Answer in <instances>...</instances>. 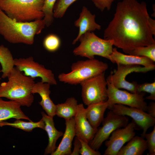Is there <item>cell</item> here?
Instances as JSON below:
<instances>
[{"instance_id": "6da1fadb", "label": "cell", "mask_w": 155, "mask_h": 155, "mask_svg": "<svg viewBox=\"0 0 155 155\" xmlns=\"http://www.w3.org/2000/svg\"><path fill=\"white\" fill-rule=\"evenodd\" d=\"M155 21L150 17L146 2L123 0L117 3L104 38L129 54L135 48L155 43Z\"/></svg>"}, {"instance_id": "7a4b0ae2", "label": "cell", "mask_w": 155, "mask_h": 155, "mask_svg": "<svg viewBox=\"0 0 155 155\" xmlns=\"http://www.w3.org/2000/svg\"><path fill=\"white\" fill-rule=\"evenodd\" d=\"M45 26L43 19L28 22L16 21L0 9V34L9 43L32 45L35 36L40 34Z\"/></svg>"}, {"instance_id": "3957f363", "label": "cell", "mask_w": 155, "mask_h": 155, "mask_svg": "<svg viewBox=\"0 0 155 155\" xmlns=\"http://www.w3.org/2000/svg\"><path fill=\"white\" fill-rule=\"evenodd\" d=\"M7 78V82L0 84V98L16 101L22 106H31L34 100L32 90L35 79L23 75L16 67L13 68Z\"/></svg>"}, {"instance_id": "277c9868", "label": "cell", "mask_w": 155, "mask_h": 155, "mask_svg": "<svg viewBox=\"0 0 155 155\" xmlns=\"http://www.w3.org/2000/svg\"><path fill=\"white\" fill-rule=\"evenodd\" d=\"M44 0H0V9L18 22H28L42 19Z\"/></svg>"}, {"instance_id": "5b68a950", "label": "cell", "mask_w": 155, "mask_h": 155, "mask_svg": "<svg viewBox=\"0 0 155 155\" xmlns=\"http://www.w3.org/2000/svg\"><path fill=\"white\" fill-rule=\"evenodd\" d=\"M108 68L106 63L94 58L79 61L72 64L70 72L60 74L58 78L65 83L77 85L104 72Z\"/></svg>"}, {"instance_id": "8992f818", "label": "cell", "mask_w": 155, "mask_h": 155, "mask_svg": "<svg viewBox=\"0 0 155 155\" xmlns=\"http://www.w3.org/2000/svg\"><path fill=\"white\" fill-rule=\"evenodd\" d=\"M79 40L80 44L73 51L75 55L89 59H94L95 55H98L111 61L110 56L113 49V40L102 39L92 32L85 33L80 37Z\"/></svg>"}, {"instance_id": "52a82bcc", "label": "cell", "mask_w": 155, "mask_h": 155, "mask_svg": "<svg viewBox=\"0 0 155 155\" xmlns=\"http://www.w3.org/2000/svg\"><path fill=\"white\" fill-rule=\"evenodd\" d=\"M80 84L82 98L85 105L88 106L107 100V82L104 72L88 79Z\"/></svg>"}, {"instance_id": "ba28073f", "label": "cell", "mask_w": 155, "mask_h": 155, "mask_svg": "<svg viewBox=\"0 0 155 155\" xmlns=\"http://www.w3.org/2000/svg\"><path fill=\"white\" fill-rule=\"evenodd\" d=\"M102 123V126L98 128L94 137L88 143L95 150H98L113 131L126 126L129 123V119L126 116L117 114L110 110Z\"/></svg>"}, {"instance_id": "9c48e42d", "label": "cell", "mask_w": 155, "mask_h": 155, "mask_svg": "<svg viewBox=\"0 0 155 155\" xmlns=\"http://www.w3.org/2000/svg\"><path fill=\"white\" fill-rule=\"evenodd\" d=\"M117 69L107 77L106 81L116 88L126 89L132 93H136L138 84L135 82H129L125 79L129 74L133 72L145 73L155 69V66L146 67L136 65L117 64Z\"/></svg>"}, {"instance_id": "30bf717a", "label": "cell", "mask_w": 155, "mask_h": 155, "mask_svg": "<svg viewBox=\"0 0 155 155\" xmlns=\"http://www.w3.org/2000/svg\"><path fill=\"white\" fill-rule=\"evenodd\" d=\"M107 82V100L109 103V106L115 104H121L146 112L148 105L144 98L145 92L129 93L120 90Z\"/></svg>"}, {"instance_id": "8fae6325", "label": "cell", "mask_w": 155, "mask_h": 155, "mask_svg": "<svg viewBox=\"0 0 155 155\" xmlns=\"http://www.w3.org/2000/svg\"><path fill=\"white\" fill-rule=\"evenodd\" d=\"M14 65L19 70L24 71L26 76L34 79L36 77L40 78L41 82L48 83L51 85L57 84L52 71L35 62L32 56L14 59Z\"/></svg>"}, {"instance_id": "7c38bea8", "label": "cell", "mask_w": 155, "mask_h": 155, "mask_svg": "<svg viewBox=\"0 0 155 155\" xmlns=\"http://www.w3.org/2000/svg\"><path fill=\"white\" fill-rule=\"evenodd\" d=\"M108 108L117 114L131 118L136 125L142 130L141 137L144 138L149 128L155 125V118L139 108L119 104L111 105Z\"/></svg>"}, {"instance_id": "4fadbf2b", "label": "cell", "mask_w": 155, "mask_h": 155, "mask_svg": "<svg viewBox=\"0 0 155 155\" xmlns=\"http://www.w3.org/2000/svg\"><path fill=\"white\" fill-rule=\"evenodd\" d=\"M136 124L133 120L122 128H119L113 131L108 140L105 141L106 148L104 155H117L124 144L129 141L135 135L134 131Z\"/></svg>"}, {"instance_id": "5bb4252c", "label": "cell", "mask_w": 155, "mask_h": 155, "mask_svg": "<svg viewBox=\"0 0 155 155\" xmlns=\"http://www.w3.org/2000/svg\"><path fill=\"white\" fill-rule=\"evenodd\" d=\"M74 119L75 136L89 143L94 137L97 129H94L88 122L83 104H78Z\"/></svg>"}, {"instance_id": "9a60e30c", "label": "cell", "mask_w": 155, "mask_h": 155, "mask_svg": "<svg viewBox=\"0 0 155 155\" xmlns=\"http://www.w3.org/2000/svg\"><path fill=\"white\" fill-rule=\"evenodd\" d=\"M95 15L92 14L86 7H83L79 18L74 22L75 26L79 28L78 34L72 42L74 44L78 41L80 37L88 32L101 29V26L95 21Z\"/></svg>"}, {"instance_id": "2e32d148", "label": "cell", "mask_w": 155, "mask_h": 155, "mask_svg": "<svg viewBox=\"0 0 155 155\" xmlns=\"http://www.w3.org/2000/svg\"><path fill=\"white\" fill-rule=\"evenodd\" d=\"M51 85L42 82L35 83L32 90V93L39 94L41 98L39 102L40 105L45 111L49 116L53 118L56 115V105L55 104L50 97Z\"/></svg>"}, {"instance_id": "e0dca14e", "label": "cell", "mask_w": 155, "mask_h": 155, "mask_svg": "<svg viewBox=\"0 0 155 155\" xmlns=\"http://www.w3.org/2000/svg\"><path fill=\"white\" fill-rule=\"evenodd\" d=\"M65 129L62 140L51 155H70L72 142L75 136L74 117L65 120Z\"/></svg>"}, {"instance_id": "ac0fdd59", "label": "cell", "mask_w": 155, "mask_h": 155, "mask_svg": "<svg viewBox=\"0 0 155 155\" xmlns=\"http://www.w3.org/2000/svg\"><path fill=\"white\" fill-rule=\"evenodd\" d=\"M21 106L16 101H5L0 98V123L11 118L30 120L21 110Z\"/></svg>"}, {"instance_id": "d6986e66", "label": "cell", "mask_w": 155, "mask_h": 155, "mask_svg": "<svg viewBox=\"0 0 155 155\" xmlns=\"http://www.w3.org/2000/svg\"><path fill=\"white\" fill-rule=\"evenodd\" d=\"M110 57L111 62L117 64L142 65L146 67L155 66L154 62L148 58L125 55L118 51L116 48H113Z\"/></svg>"}, {"instance_id": "ffe728a7", "label": "cell", "mask_w": 155, "mask_h": 155, "mask_svg": "<svg viewBox=\"0 0 155 155\" xmlns=\"http://www.w3.org/2000/svg\"><path fill=\"white\" fill-rule=\"evenodd\" d=\"M109 105L107 100L87 106L85 108L87 118L91 125L97 129L104 118V113Z\"/></svg>"}, {"instance_id": "44dd1931", "label": "cell", "mask_w": 155, "mask_h": 155, "mask_svg": "<svg viewBox=\"0 0 155 155\" xmlns=\"http://www.w3.org/2000/svg\"><path fill=\"white\" fill-rule=\"evenodd\" d=\"M42 119L44 124V130L46 132L49 138L48 145L45 150L44 155L51 154L56 149V144L57 140L63 135L61 131L57 130L55 128L53 118L42 112Z\"/></svg>"}, {"instance_id": "7402d4cb", "label": "cell", "mask_w": 155, "mask_h": 155, "mask_svg": "<svg viewBox=\"0 0 155 155\" xmlns=\"http://www.w3.org/2000/svg\"><path fill=\"white\" fill-rule=\"evenodd\" d=\"M147 149L144 138L135 135L125 146H123L117 155H142Z\"/></svg>"}, {"instance_id": "603a6c76", "label": "cell", "mask_w": 155, "mask_h": 155, "mask_svg": "<svg viewBox=\"0 0 155 155\" xmlns=\"http://www.w3.org/2000/svg\"><path fill=\"white\" fill-rule=\"evenodd\" d=\"M78 105V101L75 98H68L63 103L56 105V115L65 120L74 117L77 113Z\"/></svg>"}, {"instance_id": "cb8c5ba5", "label": "cell", "mask_w": 155, "mask_h": 155, "mask_svg": "<svg viewBox=\"0 0 155 155\" xmlns=\"http://www.w3.org/2000/svg\"><path fill=\"white\" fill-rule=\"evenodd\" d=\"M0 63L2 72L1 78H7L14 67V59L9 49L3 45H0Z\"/></svg>"}, {"instance_id": "d4e9b609", "label": "cell", "mask_w": 155, "mask_h": 155, "mask_svg": "<svg viewBox=\"0 0 155 155\" xmlns=\"http://www.w3.org/2000/svg\"><path fill=\"white\" fill-rule=\"evenodd\" d=\"M9 126L21 129L25 131L30 132L36 128H39L44 130L45 124L42 119L38 122H34L31 120L25 122L20 119H16L13 122L9 123L3 121L0 123V127Z\"/></svg>"}, {"instance_id": "484cf974", "label": "cell", "mask_w": 155, "mask_h": 155, "mask_svg": "<svg viewBox=\"0 0 155 155\" xmlns=\"http://www.w3.org/2000/svg\"><path fill=\"white\" fill-rule=\"evenodd\" d=\"M129 55L148 58L155 61V43L133 49Z\"/></svg>"}, {"instance_id": "4316f807", "label": "cell", "mask_w": 155, "mask_h": 155, "mask_svg": "<svg viewBox=\"0 0 155 155\" xmlns=\"http://www.w3.org/2000/svg\"><path fill=\"white\" fill-rule=\"evenodd\" d=\"M57 0H44L42 8V11L44 14L43 19L45 25L50 26L54 20L53 9Z\"/></svg>"}, {"instance_id": "83f0119b", "label": "cell", "mask_w": 155, "mask_h": 155, "mask_svg": "<svg viewBox=\"0 0 155 155\" xmlns=\"http://www.w3.org/2000/svg\"><path fill=\"white\" fill-rule=\"evenodd\" d=\"M61 41L59 37L56 35L51 34L44 38L43 44L44 48L48 51L54 52L59 48Z\"/></svg>"}, {"instance_id": "f1b7e54d", "label": "cell", "mask_w": 155, "mask_h": 155, "mask_svg": "<svg viewBox=\"0 0 155 155\" xmlns=\"http://www.w3.org/2000/svg\"><path fill=\"white\" fill-rule=\"evenodd\" d=\"M77 0H57L53 9L54 17L61 18L64 15L69 7Z\"/></svg>"}, {"instance_id": "f546056e", "label": "cell", "mask_w": 155, "mask_h": 155, "mask_svg": "<svg viewBox=\"0 0 155 155\" xmlns=\"http://www.w3.org/2000/svg\"><path fill=\"white\" fill-rule=\"evenodd\" d=\"M142 92H147L150 94L146 98L153 101L155 100V81L152 83H145L138 84L136 93Z\"/></svg>"}, {"instance_id": "4dcf8cb0", "label": "cell", "mask_w": 155, "mask_h": 155, "mask_svg": "<svg viewBox=\"0 0 155 155\" xmlns=\"http://www.w3.org/2000/svg\"><path fill=\"white\" fill-rule=\"evenodd\" d=\"M146 138L147 149L149 155H155V126L152 132L146 133L144 136Z\"/></svg>"}, {"instance_id": "1f68e13d", "label": "cell", "mask_w": 155, "mask_h": 155, "mask_svg": "<svg viewBox=\"0 0 155 155\" xmlns=\"http://www.w3.org/2000/svg\"><path fill=\"white\" fill-rule=\"evenodd\" d=\"M81 144L80 154L81 155H100L101 153L98 150H93L89 143L79 139Z\"/></svg>"}, {"instance_id": "d6a6232c", "label": "cell", "mask_w": 155, "mask_h": 155, "mask_svg": "<svg viewBox=\"0 0 155 155\" xmlns=\"http://www.w3.org/2000/svg\"><path fill=\"white\" fill-rule=\"evenodd\" d=\"M95 6L101 11H103L106 9L109 10L111 8L112 4L116 0H91Z\"/></svg>"}, {"instance_id": "836d02e7", "label": "cell", "mask_w": 155, "mask_h": 155, "mask_svg": "<svg viewBox=\"0 0 155 155\" xmlns=\"http://www.w3.org/2000/svg\"><path fill=\"white\" fill-rule=\"evenodd\" d=\"M74 148L70 155H79L81 147V143L79 138L75 136L73 142Z\"/></svg>"}, {"instance_id": "e575fe53", "label": "cell", "mask_w": 155, "mask_h": 155, "mask_svg": "<svg viewBox=\"0 0 155 155\" xmlns=\"http://www.w3.org/2000/svg\"><path fill=\"white\" fill-rule=\"evenodd\" d=\"M146 112L152 117L155 118V102H153L150 103L147 106Z\"/></svg>"}, {"instance_id": "d590c367", "label": "cell", "mask_w": 155, "mask_h": 155, "mask_svg": "<svg viewBox=\"0 0 155 155\" xmlns=\"http://www.w3.org/2000/svg\"></svg>"}, {"instance_id": "8d00e7d4", "label": "cell", "mask_w": 155, "mask_h": 155, "mask_svg": "<svg viewBox=\"0 0 155 155\" xmlns=\"http://www.w3.org/2000/svg\"><path fill=\"white\" fill-rule=\"evenodd\" d=\"M0 79H1V78H0Z\"/></svg>"}]
</instances>
